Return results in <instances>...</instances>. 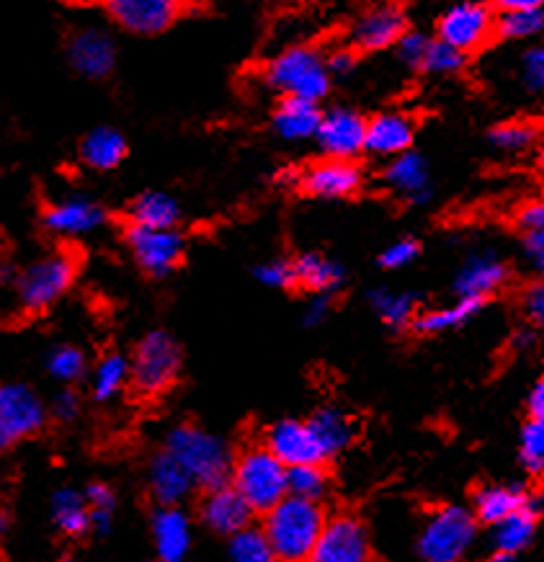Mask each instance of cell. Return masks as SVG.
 <instances>
[{
	"instance_id": "obj_25",
	"label": "cell",
	"mask_w": 544,
	"mask_h": 562,
	"mask_svg": "<svg viewBox=\"0 0 544 562\" xmlns=\"http://www.w3.org/2000/svg\"><path fill=\"white\" fill-rule=\"evenodd\" d=\"M274 132L286 143H303L318 137L322 124V111L318 103L303 99H284L274 111Z\"/></svg>"
},
{
	"instance_id": "obj_38",
	"label": "cell",
	"mask_w": 544,
	"mask_h": 562,
	"mask_svg": "<svg viewBox=\"0 0 544 562\" xmlns=\"http://www.w3.org/2000/svg\"><path fill=\"white\" fill-rule=\"evenodd\" d=\"M540 143V132L532 122H506L490 132V145L506 155H521Z\"/></svg>"
},
{
	"instance_id": "obj_17",
	"label": "cell",
	"mask_w": 544,
	"mask_h": 562,
	"mask_svg": "<svg viewBox=\"0 0 544 562\" xmlns=\"http://www.w3.org/2000/svg\"><path fill=\"white\" fill-rule=\"evenodd\" d=\"M506 279H509V266L492 250H477L460 266L457 277H454V292H457V300L485 302L490 294L501 290Z\"/></svg>"
},
{
	"instance_id": "obj_31",
	"label": "cell",
	"mask_w": 544,
	"mask_h": 562,
	"mask_svg": "<svg viewBox=\"0 0 544 562\" xmlns=\"http://www.w3.org/2000/svg\"><path fill=\"white\" fill-rule=\"evenodd\" d=\"M521 248L532 269L544 277V199L526 202L517 214Z\"/></svg>"
},
{
	"instance_id": "obj_14",
	"label": "cell",
	"mask_w": 544,
	"mask_h": 562,
	"mask_svg": "<svg viewBox=\"0 0 544 562\" xmlns=\"http://www.w3.org/2000/svg\"><path fill=\"white\" fill-rule=\"evenodd\" d=\"M106 212L104 206L88 196H63L57 202L44 206L42 222L53 235L60 238H83L104 225Z\"/></svg>"
},
{
	"instance_id": "obj_5",
	"label": "cell",
	"mask_w": 544,
	"mask_h": 562,
	"mask_svg": "<svg viewBox=\"0 0 544 562\" xmlns=\"http://www.w3.org/2000/svg\"><path fill=\"white\" fill-rule=\"evenodd\" d=\"M477 537V519L462 506H444L426 519L418 535L421 562H462Z\"/></svg>"
},
{
	"instance_id": "obj_51",
	"label": "cell",
	"mask_w": 544,
	"mask_h": 562,
	"mask_svg": "<svg viewBox=\"0 0 544 562\" xmlns=\"http://www.w3.org/2000/svg\"><path fill=\"white\" fill-rule=\"evenodd\" d=\"M326 65H328L330 78H333V76H349V72L356 68V52L349 49V47L330 52V55L326 57Z\"/></svg>"
},
{
	"instance_id": "obj_28",
	"label": "cell",
	"mask_w": 544,
	"mask_h": 562,
	"mask_svg": "<svg viewBox=\"0 0 544 562\" xmlns=\"http://www.w3.org/2000/svg\"><path fill=\"white\" fill-rule=\"evenodd\" d=\"M307 420H310L315 436H318L322 449H326L328 460L330 457L341 454L343 449H349L356 436L354 420H351L349 413H343L341 408H333V405L315 411Z\"/></svg>"
},
{
	"instance_id": "obj_21",
	"label": "cell",
	"mask_w": 544,
	"mask_h": 562,
	"mask_svg": "<svg viewBox=\"0 0 544 562\" xmlns=\"http://www.w3.org/2000/svg\"><path fill=\"white\" fill-rule=\"evenodd\" d=\"M413 120L398 111H387V114H377L374 120L366 122V147L372 155L379 158H400L413 145Z\"/></svg>"
},
{
	"instance_id": "obj_44",
	"label": "cell",
	"mask_w": 544,
	"mask_h": 562,
	"mask_svg": "<svg viewBox=\"0 0 544 562\" xmlns=\"http://www.w3.org/2000/svg\"><path fill=\"white\" fill-rule=\"evenodd\" d=\"M465 63H467V55H462L460 49H454L450 44L439 40H431V47L426 52L421 70L433 72V76H454V72L465 68Z\"/></svg>"
},
{
	"instance_id": "obj_23",
	"label": "cell",
	"mask_w": 544,
	"mask_h": 562,
	"mask_svg": "<svg viewBox=\"0 0 544 562\" xmlns=\"http://www.w3.org/2000/svg\"><path fill=\"white\" fill-rule=\"evenodd\" d=\"M147 483H150V493L156 495L160 506H179L196 487L189 472L183 470V464L173 454H168L166 449L152 457L150 470H147Z\"/></svg>"
},
{
	"instance_id": "obj_16",
	"label": "cell",
	"mask_w": 544,
	"mask_h": 562,
	"mask_svg": "<svg viewBox=\"0 0 544 562\" xmlns=\"http://www.w3.org/2000/svg\"><path fill=\"white\" fill-rule=\"evenodd\" d=\"M315 139L333 160H354L366 147V120L351 109H330Z\"/></svg>"
},
{
	"instance_id": "obj_41",
	"label": "cell",
	"mask_w": 544,
	"mask_h": 562,
	"mask_svg": "<svg viewBox=\"0 0 544 562\" xmlns=\"http://www.w3.org/2000/svg\"><path fill=\"white\" fill-rule=\"evenodd\" d=\"M86 501L91 508V531L95 535H106L112 531L114 512H116V495L106 483H91L86 487Z\"/></svg>"
},
{
	"instance_id": "obj_50",
	"label": "cell",
	"mask_w": 544,
	"mask_h": 562,
	"mask_svg": "<svg viewBox=\"0 0 544 562\" xmlns=\"http://www.w3.org/2000/svg\"><path fill=\"white\" fill-rule=\"evenodd\" d=\"M49 411H53V416L57 420H63V424H70V420H76L78 413H80V397L72 390L57 392L55 401H53V408H49Z\"/></svg>"
},
{
	"instance_id": "obj_10",
	"label": "cell",
	"mask_w": 544,
	"mask_h": 562,
	"mask_svg": "<svg viewBox=\"0 0 544 562\" xmlns=\"http://www.w3.org/2000/svg\"><path fill=\"white\" fill-rule=\"evenodd\" d=\"M408 34V16L400 5H372L351 24L349 44L359 52L395 47Z\"/></svg>"
},
{
	"instance_id": "obj_35",
	"label": "cell",
	"mask_w": 544,
	"mask_h": 562,
	"mask_svg": "<svg viewBox=\"0 0 544 562\" xmlns=\"http://www.w3.org/2000/svg\"><path fill=\"white\" fill-rule=\"evenodd\" d=\"M132 380V361L124 353H106L99 364L93 367L91 392L99 403L114 401Z\"/></svg>"
},
{
	"instance_id": "obj_22",
	"label": "cell",
	"mask_w": 544,
	"mask_h": 562,
	"mask_svg": "<svg viewBox=\"0 0 544 562\" xmlns=\"http://www.w3.org/2000/svg\"><path fill=\"white\" fill-rule=\"evenodd\" d=\"M152 542L160 562H183L191 550V524L179 506H160L152 516Z\"/></svg>"
},
{
	"instance_id": "obj_42",
	"label": "cell",
	"mask_w": 544,
	"mask_h": 562,
	"mask_svg": "<svg viewBox=\"0 0 544 562\" xmlns=\"http://www.w3.org/2000/svg\"><path fill=\"white\" fill-rule=\"evenodd\" d=\"M47 372L49 376H55L57 382H65V384H72L76 380H80L86 372L83 351L70 344L55 346V349L47 353Z\"/></svg>"
},
{
	"instance_id": "obj_20",
	"label": "cell",
	"mask_w": 544,
	"mask_h": 562,
	"mask_svg": "<svg viewBox=\"0 0 544 562\" xmlns=\"http://www.w3.org/2000/svg\"><path fill=\"white\" fill-rule=\"evenodd\" d=\"M364 183V171L354 160H322L303 176V189L320 199H343L356 194Z\"/></svg>"
},
{
	"instance_id": "obj_56",
	"label": "cell",
	"mask_w": 544,
	"mask_h": 562,
	"mask_svg": "<svg viewBox=\"0 0 544 562\" xmlns=\"http://www.w3.org/2000/svg\"><path fill=\"white\" fill-rule=\"evenodd\" d=\"M536 162H540V171L544 173V135L540 137V143H536Z\"/></svg>"
},
{
	"instance_id": "obj_58",
	"label": "cell",
	"mask_w": 544,
	"mask_h": 562,
	"mask_svg": "<svg viewBox=\"0 0 544 562\" xmlns=\"http://www.w3.org/2000/svg\"><path fill=\"white\" fill-rule=\"evenodd\" d=\"M0 261H3V258H0Z\"/></svg>"
},
{
	"instance_id": "obj_2",
	"label": "cell",
	"mask_w": 544,
	"mask_h": 562,
	"mask_svg": "<svg viewBox=\"0 0 544 562\" xmlns=\"http://www.w3.org/2000/svg\"><path fill=\"white\" fill-rule=\"evenodd\" d=\"M166 452L183 464L200 487L230 485L233 452L219 436L204 431L200 426H175L166 439Z\"/></svg>"
},
{
	"instance_id": "obj_52",
	"label": "cell",
	"mask_w": 544,
	"mask_h": 562,
	"mask_svg": "<svg viewBox=\"0 0 544 562\" xmlns=\"http://www.w3.org/2000/svg\"><path fill=\"white\" fill-rule=\"evenodd\" d=\"M328 315H330V294H315V297L307 302L303 323L307 328H318L320 323H326Z\"/></svg>"
},
{
	"instance_id": "obj_43",
	"label": "cell",
	"mask_w": 544,
	"mask_h": 562,
	"mask_svg": "<svg viewBox=\"0 0 544 562\" xmlns=\"http://www.w3.org/2000/svg\"><path fill=\"white\" fill-rule=\"evenodd\" d=\"M519 457L526 472L544 475V420L532 418L521 431Z\"/></svg>"
},
{
	"instance_id": "obj_53",
	"label": "cell",
	"mask_w": 544,
	"mask_h": 562,
	"mask_svg": "<svg viewBox=\"0 0 544 562\" xmlns=\"http://www.w3.org/2000/svg\"><path fill=\"white\" fill-rule=\"evenodd\" d=\"M529 413H532V418L544 420V376L534 384L532 395H529Z\"/></svg>"
},
{
	"instance_id": "obj_27",
	"label": "cell",
	"mask_w": 544,
	"mask_h": 562,
	"mask_svg": "<svg viewBox=\"0 0 544 562\" xmlns=\"http://www.w3.org/2000/svg\"><path fill=\"white\" fill-rule=\"evenodd\" d=\"M544 29V5L534 0L501 3L496 9V32L506 40H529Z\"/></svg>"
},
{
	"instance_id": "obj_1",
	"label": "cell",
	"mask_w": 544,
	"mask_h": 562,
	"mask_svg": "<svg viewBox=\"0 0 544 562\" xmlns=\"http://www.w3.org/2000/svg\"><path fill=\"white\" fill-rule=\"evenodd\" d=\"M326 524L328 519L320 503L286 495L279 506L267 514L263 535L274 547L279 562L313 560V552L320 542Z\"/></svg>"
},
{
	"instance_id": "obj_55",
	"label": "cell",
	"mask_w": 544,
	"mask_h": 562,
	"mask_svg": "<svg viewBox=\"0 0 544 562\" xmlns=\"http://www.w3.org/2000/svg\"><path fill=\"white\" fill-rule=\"evenodd\" d=\"M9 529H11V516L5 512H0V537L9 535Z\"/></svg>"
},
{
	"instance_id": "obj_48",
	"label": "cell",
	"mask_w": 544,
	"mask_h": 562,
	"mask_svg": "<svg viewBox=\"0 0 544 562\" xmlns=\"http://www.w3.org/2000/svg\"><path fill=\"white\" fill-rule=\"evenodd\" d=\"M395 47H398L403 63L410 65V68H423L426 52L431 47V36H426L421 32H408Z\"/></svg>"
},
{
	"instance_id": "obj_29",
	"label": "cell",
	"mask_w": 544,
	"mask_h": 562,
	"mask_svg": "<svg viewBox=\"0 0 544 562\" xmlns=\"http://www.w3.org/2000/svg\"><path fill=\"white\" fill-rule=\"evenodd\" d=\"M129 220L137 227H152V231H175L179 222V204L163 191H147L129 204Z\"/></svg>"
},
{
	"instance_id": "obj_3",
	"label": "cell",
	"mask_w": 544,
	"mask_h": 562,
	"mask_svg": "<svg viewBox=\"0 0 544 562\" xmlns=\"http://www.w3.org/2000/svg\"><path fill=\"white\" fill-rule=\"evenodd\" d=\"M230 485L256 514H269L290 495V468L263 447L246 449L233 464Z\"/></svg>"
},
{
	"instance_id": "obj_45",
	"label": "cell",
	"mask_w": 544,
	"mask_h": 562,
	"mask_svg": "<svg viewBox=\"0 0 544 562\" xmlns=\"http://www.w3.org/2000/svg\"><path fill=\"white\" fill-rule=\"evenodd\" d=\"M519 72H521V83H524L526 91L544 93V44H536V47L524 52Z\"/></svg>"
},
{
	"instance_id": "obj_47",
	"label": "cell",
	"mask_w": 544,
	"mask_h": 562,
	"mask_svg": "<svg viewBox=\"0 0 544 562\" xmlns=\"http://www.w3.org/2000/svg\"><path fill=\"white\" fill-rule=\"evenodd\" d=\"M418 254H421V246L413 238H403V240H395L389 243V246L385 248V254L379 256V263L385 266V269H406V266H410L418 258Z\"/></svg>"
},
{
	"instance_id": "obj_34",
	"label": "cell",
	"mask_w": 544,
	"mask_h": 562,
	"mask_svg": "<svg viewBox=\"0 0 544 562\" xmlns=\"http://www.w3.org/2000/svg\"><path fill=\"white\" fill-rule=\"evenodd\" d=\"M53 521L55 527L68 537H83L91 531V508H88L86 493L60 487L53 495Z\"/></svg>"
},
{
	"instance_id": "obj_13",
	"label": "cell",
	"mask_w": 544,
	"mask_h": 562,
	"mask_svg": "<svg viewBox=\"0 0 544 562\" xmlns=\"http://www.w3.org/2000/svg\"><path fill=\"white\" fill-rule=\"evenodd\" d=\"M372 547L364 524L354 516L328 519L320 542L313 552V562H370Z\"/></svg>"
},
{
	"instance_id": "obj_36",
	"label": "cell",
	"mask_w": 544,
	"mask_h": 562,
	"mask_svg": "<svg viewBox=\"0 0 544 562\" xmlns=\"http://www.w3.org/2000/svg\"><path fill=\"white\" fill-rule=\"evenodd\" d=\"M370 305L374 313L379 315V321L389 325V328L403 330L413 328L418 313V302L413 294L408 292H389V290H374L370 294Z\"/></svg>"
},
{
	"instance_id": "obj_32",
	"label": "cell",
	"mask_w": 544,
	"mask_h": 562,
	"mask_svg": "<svg viewBox=\"0 0 544 562\" xmlns=\"http://www.w3.org/2000/svg\"><path fill=\"white\" fill-rule=\"evenodd\" d=\"M124 155H127V139L122 137V132L109 127L93 130L80 145V158L95 171H112L124 160Z\"/></svg>"
},
{
	"instance_id": "obj_49",
	"label": "cell",
	"mask_w": 544,
	"mask_h": 562,
	"mask_svg": "<svg viewBox=\"0 0 544 562\" xmlns=\"http://www.w3.org/2000/svg\"><path fill=\"white\" fill-rule=\"evenodd\" d=\"M521 305H524V313L529 321H532L536 328H544V277L524 290V297H521Z\"/></svg>"
},
{
	"instance_id": "obj_9",
	"label": "cell",
	"mask_w": 544,
	"mask_h": 562,
	"mask_svg": "<svg viewBox=\"0 0 544 562\" xmlns=\"http://www.w3.org/2000/svg\"><path fill=\"white\" fill-rule=\"evenodd\" d=\"M492 34H496V11L480 3L452 5L450 11L441 13L437 24V40L460 49L462 55L480 49Z\"/></svg>"
},
{
	"instance_id": "obj_46",
	"label": "cell",
	"mask_w": 544,
	"mask_h": 562,
	"mask_svg": "<svg viewBox=\"0 0 544 562\" xmlns=\"http://www.w3.org/2000/svg\"><path fill=\"white\" fill-rule=\"evenodd\" d=\"M256 279L269 290H286V286H294V263L274 258V261L256 266Z\"/></svg>"
},
{
	"instance_id": "obj_18",
	"label": "cell",
	"mask_w": 544,
	"mask_h": 562,
	"mask_svg": "<svg viewBox=\"0 0 544 562\" xmlns=\"http://www.w3.org/2000/svg\"><path fill=\"white\" fill-rule=\"evenodd\" d=\"M68 57L80 76L106 78L116 65V44L104 29L86 26L70 36Z\"/></svg>"
},
{
	"instance_id": "obj_37",
	"label": "cell",
	"mask_w": 544,
	"mask_h": 562,
	"mask_svg": "<svg viewBox=\"0 0 544 562\" xmlns=\"http://www.w3.org/2000/svg\"><path fill=\"white\" fill-rule=\"evenodd\" d=\"M485 307V302L480 300H457L450 307L441 310H429V313H421L416 317L413 330L426 333V336H433V333H444V330H454L460 325H465L473 321V317L480 313Z\"/></svg>"
},
{
	"instance_id": "obj_39",
	"label": "cell",
	"mask_w": 544,
	"mask_h": 562,
	"mask_svg": "<svg viewBox=\"0 0 544 562\" xmlns=\"http://www.w3.org/2000/svg\"><path fill=\"white\" fill-rule=\"evenodd\" d=\"M227 554H230V562H279L263 529H246L230 537Z\"/></svg>"
},
{
	"instance_id": "obj_57",
	"label": "cell",
	"mask_w": 544,
	"mask_h": 562,
	"mask_svg": "<svg viewBox=\"0 0 544 562\" xmlns=\"http://www.w3.org/2000/svg\"><path fill=\"white\" fill-rule=\"evenodd\" d=\"M299 562H313V560H299Z\"/></svg>"
},
{
	"instance_id": "obj_24",
	"label": "cell",
	"mask_w": 544,
	"mask_h": 562,
	"mask_svg": "<svg viewBox=\"0 0 544 562\" xmlns=\"http://www.w3.org/2000/svg\"><path fill=\"white\" fill-rule=\"evenodd\" d=\"M534 498L524 487L519 485H485L475 495V519L483 524L496 527L498 521L509 519V516L524 512V508L534 506Z\"/></svg>"
},
{
	"instance_id": "obj_12",
	"label": "cell",
	"mask_w": 544,
	"mask_h": 562,
	"mask_svg": "<svg viewBox=\"0 0 544 562\" xmlns=\"http://www.w3.org/2000/svg\"><path fill=\"white\" fill-rule=\"evenodd\" d=\"M267 447L282 460L286 468H303V464H322L328 460L326 449L315 436L310 420H279L267 431Z\"/></svg>"
},
{
	"instance_id": "obj_15",
	"label": "cell",
	"mask_w": 544,
	"mask_h": 562,
	"mask_svg": "<svg viewBox=\"0 0 544 562\" xmlns=\"http://www.w3.org/2000/svg\"><path fill=\"white\" fill-rule=\"evenodd\" d=\"M106 13L124 32L160 34L179 21L183 5L173 0H114L106 5Z\"/></svg>"
},
{
	"instance_id": "obj_4",
	"label": "cell",
	"mask_w": 544,
	"mask_h": 562,
	"mask_svg": "<svg viewBox=\"0 0 544 562\" xmlns=\"http://www.w3.org/2000/svg\"><path fill=\"white\" fill-rule=\"evenodd\" d=\"M267 83L284 93V99L318 103L330 91L326 57L313 47H290L267 65Z\"/></svg>"
},
{
	"instance_id": "obj_30",
	"label": "cell",
	"mask_w": 544,
	"mask_h": 562,
	"mask_svg": "<svg viewBox=\"0 0 544 562\" xmlns=\"http://www.w3.org/2000/svg\"><path fill=\"white\" fill-rule=\"evenodd\" d=\"M294 263V284L305 286L313 294H330L341 286L343 269L326 256L305 254Z\"/></svg>"
},
{
	"instance_id": "obj_7",
	"label": "cell",
	"mask_w": 544,
	"mask_h": 562,
	"mask_svg": "<svg viewBox=\"0 0 544 562\" xmlns=\"http://www.w3.org/2000/svg\"><path fill=\"white\" fill-rule=\"evenodd\" d=\"M181 372V346L171 333L152 330L139 341L132 359V384L143 395L156 397L173 387Z\"/></svg>"
},
{
	"instance_id": "obj_6",
	"label": "cell",
	"mask_w": 544,
	"mask_h": 562,
	"mask_svg": "<svg viewBox=\"0 0 544 562\" xmlns=\"http://www.w3.org/2000/svg\"><path fill=\"white\" fill-rule=\"evenodd\" d=\"M76 271V258L65 254V250L36 258L34 263L19 269L13 290H16L21 310H24V313H42V310L53 307L72 286Z\"/></svg>"
},
{
	"instance_id": "obj_40",
	"label": "cell",
	"mask_w": 544,
	"mask_h": 562,
	"mask_svg": "<svg viewBox=\"0 0 544 562\" xmlns=\"http://www.w3.org/2000/svg\"><path fill=\"white\" fill-rule=\"evenodd\" d=\"M330 477L322 464H303V468L290 470V495L303 501L320 503L328 495Z\"/></svg>"
},
{
	"instance_id": "obj_54",
	"label": "cell",
	"mask_w": 544,
	"mask_h": 562,
	"mask_svg": "<svg viewBox=\"0 0 544 562\" xmlns=\"http://www.w3.org/2000/svg\"><path fill=\"white\" fill-rule=\"evenodd\" d=\"M490 562H519V554H509V552H492Z\"/></svg>"
},
{
	"instance_id": "obj_11",
	"label": "cell",
	"mask_w": 544,
	"mask_h": 562,
	"mask_svg": "<svg viewBox=\"0 0 544 562\" xmlns=\"http://www.w3.org/2000/svg\"><path fill=\"white\" fill-rule=\"evenodd\" d=\"M127 246L135 261L152 277H168L183 258V238L179 231H152L129 225Z\"/></svg>"
},
{
	"instance_id": "obj_19",
	"label": "cell",
	"mask_w": 544,
	"mask_h": 562,
	"mask_svg": "<svg viewBox=\"0 0 544 562\" xmlns=\"http://www.w3.org/2000/svg\"><path fill=\"white\" fill-rule=\"evenodd\" d=\"M200 512L202 521L207 524L212 531L225 537H235L240 535V531L251 529V519L256 514L233 485L212 487V491H207Z\"/></svg>"
},
{
	"instance_id": "obj_33",
	"label": "cell",
	"mask_w": 544,
	"mask_h": 562,
	"mask_svg": "<svg viewBox=\"0 0 544 562\" xmlns=\"http://www.w3.org/2000/svg\"><path fill=\"white\" fill-rule=\"evenodd\" d=\"M536 516H540V506L534 503V506L524 508V512L498 521L492 527V547H496V552H524L536 535Z\"/></svg>"
},
{
	"instance_id": "obj_8",
	"label": "cell",
	"mask_w": 544,
	"mask_h": 562,
	"mask_svg": "<svg viewBox=\"0 0 544 562\" xmlns=\"http://www.w3.org/2000/svg\"><path fill=\"white\" fill-rule=\"evenodd\" d=\"M47 424V405L24 382L0 384V454L32 439Z\"/></svg>"
},
{
	"instance_id": "obj_26",
	"label": "cell",
	"mask_w": 544,
	"mask_h": 562,
	"mask_svg": "<svg viewBox=\"0 0 544 562\" xmlns=\"http://www.w3.org/2000/svg\"><path fill=\"white\" fill-rule=\"evenodd\" d=\"M385 179L389 183V189L398 191L403 199L413 204H423L429 202L431 196V179H429V166L421 155L416 153H406L400 158H395L387 166Z\"/></svg>"
}]
</instances>
